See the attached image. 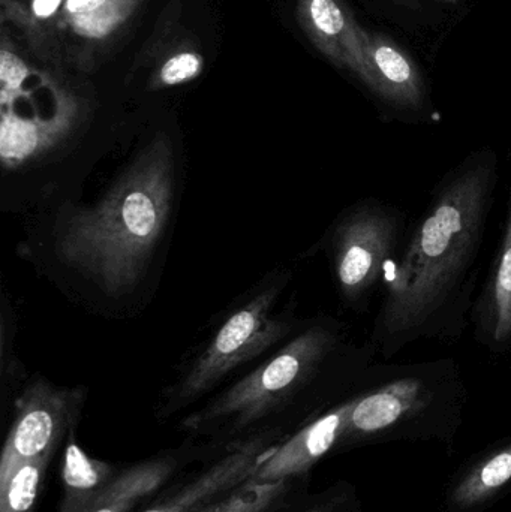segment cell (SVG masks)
Here are the masks:
<instances>
[{"label": "cell", "instance_id": "cell-1", "mask_svg": "<svg viewBox=\"0 0 511 512\" xmlns=\"http://www.w3.org/2000/svg\"><path fill=\"white\" fill-rule=\"evenodd\" d=\"M500 183V156L468 153L432 189L384 280L369 340L383 360L422 340L456 342L470 327L479 261Z\"/></svg>", "mask_w": 511, "mask_h": 512}, {"label": "cell", "instance_id": "cell-2", "mask_svg": "<svg viewBox=\"0 0 511 512\" xmlns=\"http://www.w3.org/2000/svg\"><path fill=\"white\" fill-rule=\"evenodd\" d=\"M173 191V150L159 138L98 204L69 218L57 240V254L92 274L107 294L128 291L167 225Z\"/></svg>", "mask_w": 511, "mask_h": 512}, {"label": "cell", "instance_id": "cell-3", "mask_svg": "<svg viewBox=\"0 0 511 512\" xmlns=\"http://www.w3.org/2000/svg\"><path fill=\"white\" fill-rule=\"evenodd\" d=\"M377 357L371 340L356 345L345 336L341 324L312 325L260 369L237 382L206 409L189 417L186 426L201 429L228 421L236 429H243L315 381L321 373Z\"/></svg>", "mask_w": 511, "mask_h": 512}, {"label": "cell", "instance_id": "cell-4", "mask_svg": "<svg viewBox=\"0 0 511 512\" xmlns=\"http://www.w3.org/2000/svg\"><path fill=\"white\" fill-rule=\"evenodd\" d=\"M408 228L404 210L375 197L357 201L339 216L329 248L345 306L356 312L368 309L401 252Z\"/></svg>", "mask_w": 511, "mask_h": 512}, {"label": "cell", "instance_id": "cell-5", "mask_svg": "<svg viewBox=\"0 0 511 512\" xmlns=\"http://www.w3.org/2000/svg\"><path fill=\"white\" fill-rule=\"evenodd\" d=\"M276 297L278 288L267 289L230 316L209 348L177 385L173 394L174 402L185 405L197 399L231 370L258 357L290 333V325L270 318V309Z\"/></svg>", "mask_w": 511, "mask_h": 512}, {"label": "cell", "instance_id": "cell-6", "mask_svg": "<svg viewBox=\"0 0 511 512\" xmlns=\"http://www.w3.org/2000/svg\"><path fill=\"white\" fill-rule=\"evenodd\" d=\"M84 397L83 388L54 387L44 379L32 382L15 403L14 421L0 457V475L18 463L51 457L74 429Z\"/></svg>", "mask_w": 511, "mask_h": 512}, {"label": "cell", "instance_id": "cell-7", "mask_svg": "<svg viewBox=\"0 0 511 512\" xmlns=\"http://www.w3.org/2000/svg\"><path fill=\"white\" fill-rule=\"evenodd\" d=\"M351 399H345L285 444L270 448L251 481L255 484L279 483L308 472L344 438L350 417Z\"/></svg>", "mask_w": 511, "mask_h": 512}, {"label": "cell", "instance_id": "cell-8", "mask_svg": "<svg viewBox=\"0 0 511 512\" xmlns=\"http://www.w3.org/2000/svg\"><path fill=\"white\" fill-rule=\"evenodd\" d=\"M266 438H255L231 448L224 457L194 480L143 512H198L251 480L269 453Z\"/></svg>", "mask_w": 511, "mask_h": 512}, {"label": "cell", "instance_id": "cell-9", "mask_svg": "<svg viewBox=\"0 0 511 512\" xmlns=\"http://www.w3.org/2000/svg\"><path fill=\"white\" fill-rule=\"evenodd\" d=\"M507 197L503 237L470 316L474 339L495 355L511 351V179Z\"/></svg>", "mask_w": 511, "mask_h": 512}, {"label": "cell", "instance_id": "cell-10", "mask_svg": "<svg viewBox=\"0 0 511 512\" xmlns=\"http://www.w3.org/2000/svg\"><path fill=\"white\" fill-rule=\"evenodd\" d=\"M299 20L315 47L365 84L366 35L339 0H299Z\"/></svg>", "mask_w": 511, "mask_h": 512}, {"label": "cell", "instance_id": "cell-11", "mask_svg": "<svg viewBox=\"0 0 511 512\" xmlns=\"http://www.w3.org/2000/svg\"><path fill=\"white\" fill-rule=\"evenodd\" d=\"M366 57L365 86L398 113H422L426 102L425 86L413 60L386 36L371 33L366 35Z\"/></svg>", "mask_w": 511, "mask_h": 512}, {"label": "cell", "instance_id": "cell-12", "mask_svg": "<svg viewBox=\"0 0 511 512\" xmlns=\"http://www.w3.org/2000/svg\"><path fill=\"white\" fill-rule=\"evenodd\" d=\"M119 472L111 463L87 456L69 433L62 469L63 499L57 512H90Z\"/></svg>", "mask_w": 511, "mask_h": 512}, {"label": "cell", "instance_id": "cell-13", "mask_svg": "<svg viewBox=\"0 0 511 512\" xmlns=\"http://www.w3.org/2000/svg\"><path fill=\"white\" fill-rule=\"evenodd\" d=\"M176 469L168 456L152 457L119 472L90 512H131L161 489Z\"/></svg>", "mask_w": 511, "mask_h": 512}, {"label": "cell", "instance_id": "cell-14", "mask_svg": "<svg viewBox=\"0 0 511 512\" xmlns=\"http://www.w3.org/2000/svg\"><path fill=\"white\" fill-rule=\"evenodd\" d=\"M511 483V442L488 454L468 469L453 487L450 505L471 511L492 501Z\"/></svg>", "mask_w": 511, "mask_h": 512}, {"label": "cell", "instance_id": "cell-15", "mask_svg": "<svg viewBox=\"0 0 511 512\" xmlns=\"http://www.w3.org/2000/svg\"><path fill=\"white\" fill-rule=\"evenodd\" d=\"M141 0H65L63 15L69 29L84 39L108 38L134 14Z\"/></svg>", "mask_w": 511, "mask_h": 512}, {"label": "cell", "instance_id": "cell-16", "mask_svg": "<svg viewBox=\"0 0 511 512\" xmlns=\"http://www.w3.org/2000/svg\"><path fill=\"white\" fill-rule=\"evenodd\" d=\"M50 456L18 463L0 475V512H33Z\"/></svg>", "mask_w": 511, "mask_h": 512}, {"label": "cell", "instance_id": "cell-17", "mask_svg": "<svg viewBox=\"0 0 511 512\" xmlns=\"http://www.w3.org/2000/svg\"><path fill=\"white\" fill-rule=\"evenodd\" d=\"M288 481L255 484L251 480L198 512H267L287 492Z\"/></svg>", "mask_w": 511, "mask_h": 512}, {"label": "cell", "instance_id": "cell-18", "mask_svg": "<svg viewBox=\"0 0 511 512\" xmlns=\"http://www.w3.org/2000/svg\"><path fill=\"white\" fill-rule=\"evenodd\" d=\"M204 69V57L195 50H179L170 54L159 66L153 87L182 86L200 77Z\"/></svg>", "mask_w": 511, "mask_h": 512}, {"label": "cell", "instance_id": "cell-19", "mask_svg": "<svg viewBox=\"0 0 511 512\" xmlns=\"http://www.w3.org/2000/svg\"><path fill=\"white\" fill-rule=\"evenodd\" d=\"M27 77V66L17 54L3 47L0 53V78L3 90L20 89Z\"/></svg>", "mask_w": 511, "mask_h": 512}, {"label": "cell", "instance_id": "cell-20", "mask_svg": "<svg viewBox=\"0 0 511 512\" xmlns=\"http://www.w3.org/2000/svg\"><path fill=\"white\" fill-rule=\"evenodd\" d=\"M65 0H32L30 3V11L33 17L39 21L50 20L51 17L59 12Z\"/></svg>", "mask_w": 511, "mask_h": 512}, {"label": "cell", "instance_id": "cell-21", "mask_svg": "<svg viewBox=\"0 0 511 512\" xmlns=\"http://www.w3.org/2000/svg\"><path fill=\"white\" fill-rule=\"evenodd\" d=\"M302 512H333L330 510L329 507H317V508H311V510H306Z\"/></svg>", "mask_w": 511, "mask_h": 512}, {"label": "cell", "instance_id": "cell-22", "mask_svg": "<svg viewBox=\"0 0 511 512\" xmlns=\"http://www.w3.org/2000/svg\"><path fill=\"white\" fill-rule=\"evenodd\" d=\"M444 2H447V3H458L459 0H444Z\"/></svg>", "mask_w": 511, "mask_h": 512}]
</instances>
